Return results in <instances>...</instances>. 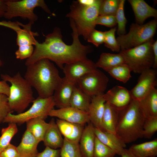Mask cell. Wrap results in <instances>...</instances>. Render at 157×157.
Returning <instances> with one entry per match:
<instances>
[{"instance_id":"7","label":"cell","mask_w":157,"mask_h":157,"mask_svg":"<svg viewBox=\"0 0 157 157\" xmlns=\"http://www.w3.org/2000/svg\"><path fill=\"white\" fill-rule=\"evenodd\" d=\"M157 26L156 19L144 24H132L128 33L116 38L121 50L138 46L153 38Z\"/></svg>"},{"instance_id":"41","label":"cell","mask_w":157,"mask_h":157,"mask_svg":"<svg viewBox=\"0 0 157 157\" xmlns=\"http://www.w3.org/2000/svg\"><path fill=\"white\" fill-rule=\"evenodd\" d=\"M0 157H20L17 147L10 143L0 152Z\"/></svg>"},{"instance_id":"8","label":"cell","mask_w":157,"mask_h":157,"mask_svg":"<svg viewBox=\"0 0 157 157\" xmlns=\"http://www.w3.org/2000/svg\"><path fill=\"white\" fill-rule=\"evenodd\" d=\"M6 10L3 17L7 19L20 17L34 23L38 18L34 12L37 7H41L47 13L53 14L43 0H6Z\"/></svg>"},{"instance_id":"32","label":"cell","mask_w":157,"mask_h":157,"mask_svg":"<svg viewBox=\"0 0 157 157\" xmlns=\"http://www.w3.org/2000/svg\"><path fill=\"white\" fill-rule=\"evenodd\" d=\"M17 132V124L14 123H9L7 127L2 129L0 137V152L10 143L12 139Z\"/></svg>"},{"instance_id":"27","label":"cell","mask_w":157,"mask_h":157,"mask_svg":"<svg viewBox=\"0 0 157 157\" xmlns=\"http://www.w3.org/2000/svg\"><path fill=\"white\" fill-rule=\"evenodd\" d=\"M129 149L137 157H156L157 156V139L133 144Z\"/></svg>"},{"instance_id":"31","label":"cell","mask_w":157,"mask_h":157,"mask_svg":"<svg viewBox=\"0 0 157 157\" xmlns=\"http://www.w3.org/2000/svg\"><path fill=\"white\" fill-rule=\"evenodd\" d=\"M60 149V157H82L79 143L69 141L65 138Z\"/></svg>"},{"instance_id":"5","label":"cell","mask_w":157,"mask_h":157,"mask_svg":"<svg viewBox=\"0 0 157 157\" xmlns=\"http://www.w3.org/2000/svg\"><path fill=\"white\" fill-rule=\"evenodd\" d=\"M1 77L3 80L8 82L11 84L8 97L10 109L17 114L24 112L34 99L32 87L19 72L12 76L2 74Z\"/></svg>"},{"instance_id":"33","label":"cell","mask_w":157,"mask_h":157,"mask_svg":"<svg viewBox=\"0 0 157 157\" xmlns=\"http://www.w3.org/2000/svg\"><path fill=\"white\" fill-rule=\"evenodd\" d=\"M125 2L124 0H120L119 5L115 15L118 26L117 29V33L119 36L126 34V27L127 20L124 13Z\"/></svg>"},{"instance_id":"40","label":"cell","mask_w":157,"mask_h":157,"mask_svg":"<svg viewBox=\"0 0 157 157\" xmlns=\"http://www.w3.org/2000/svg\"><path fill=\"white\" fill-rule=\"evenodd\" d=\"M96 24L103 25L108 27H113L117 24L115 16L99 15L96 20Z\"/></svg>"},{"instance_id":"46","label":"cell","mask_w":157,"mask_h":157,"mask_svg":"<svg viewBox=\"0 0 157 157\" xmlns=\"http://www.w3.org/2000/svg\"><path fill=\"white\" fill-rule=\"evenodd\" d=\"M6 0H0V17H3L6 10Z\"/></svg>"},{"instance_id":"37","label":"cell","mask_w":157,"mask_h":157,"mask_svg":"<svg viewBox=\"0 0 157 157\" xmlns=\"http://www.w3.org/2000/svg\"><path fill=\"white\" fill-rule=\"evenodd\" d=\"M157 131V117L146 118L143 127V137L150 138Z\"/></svg>"},{"instance_id":"9","label":"cell","mask_w":157,"mask_h":157,"mask_svg":"<svg viewBox=\"0 0 157 157\" xmlns=\"http://www.w3.org/2000/svg\"><path fill=\"white\" fill-rule=\"evenodd\" d=\"M32 103V106L26 111L15 115L11 113L8 114L3 123H14L20 125L36 117H40L45 119L55 106L53 96L46 98L38 97Z\"/></svg>"},{"instance_id":"16","label":"cell","mask_w":157,"mask_h":157,"mask_svg":"<svg viewBox=\"0 0 157 157\" xmlns=\"http://www.w3.org/2000/svg\"><path fill=\"white\" fill-rule=\"evenodd\" d=\"M76 84L69 82L65 77L63 78L53 96L55 106L58 108L70 106V99Z\"/></svg>"},{"instance_id":"10","label":"cell","mask_w":157,"mask_h":157,"mask_svg":"<svg viewBox=\"0 0 157 157\" xmlns=\"http://www.w3.org/2000/svg\"><path fill=\"white\" fill-rule=\"evenodd\" d=\"M108 81V77L97 68L80 78L76 84L83 92L92 97L104 94Z\"/></svg>"},{"instance_id":"25","label":"cell","mask_w":157,"mask_h":157,"mask_svg":"<svg viewBox=\"0 0 157 157\" xmlns=\"http://www.w3.org/2000/svg\"><path fill=\"white\" fill-rule=\"evenodd\" d=\"M138 102L145 118L157 117V90L155 88Z\"/></svg>"},{"instance_id":"15","label":"cell","mask_w":157,"mask_h":157,"mask_svg":"<svg viewBox=\"0 0 157 157\" xmlns=\"http://www.w3.org/2000/svg\"><path fill=\"white\" fill-rule=\"evenodd\" d=\"M104 94L92 97L87 112L90 122L94 127L101 130L106 103L103 97Z\"/></svg>"},{"instance_id":"13","label":"cell","mask_w":157,"mask_h":157,"mask_svg":"<svg viewBox=\"0 0 157 157\" xmlns=\"http://www.w3.org/2000/svg\"><path fill=\"white\" fill-rule=\"evenodd\" d=\"M107 102L119 111L127 107L133 99L131 91L123 87L116 85L103 94Z\"/></svg>"},{"instance_id":"43","label":"cell","mask_w":157,"mask_h":157,"mask_svg":"<svg viewBox=\"0 0 157 157\" xmlns=\"http://www.w3.org/2000/svg\"><path fill=\"white\" fill-rule=\"evenodd\" d=\"M0 26H4L10 28L16 32L21 28L19 25V22H12L10 21H0Z\"/></svg>"},{"instance_id":"22","label":"cell","mask_w":157,"mask_h":157,"mask_svg":"<svg viewBox=\"0 0 157 157\" xmlns=\"http://www.w3.org/2000/svg\"><path fill=\"white\" fill-rule=\"evenodd\" d=\"M39 142L27 129L24 133L20 144L17 147L20 157H36Z\"/></svg>"},{"instance_id":"20","label":"cell","mask_w":157,"mask_h":157,"mask_svg":"<svg viewBox=\"0 0 157 157\" xmlns=\"http://www.w3.org/2000/svg\"><path fill=\"white\" fill-rule=\"evenodd\" d=\"M134 13L136 23L143 24L146 19L150 17L156 18L157 10L151 7L143 0H129Z\"/></svg>"},{"instance_id":"17","label":"cell","mask_w":157,"mask_h":157,"mask_svg":"<svg viewBox=\"0 0 157 157\" xmlns=\"http://www.w3.org/2000/svg\"><path fill=\"white\" fill-rule=\"evenodd\" d=\"M33 24L29 22L27 24H24L19 22V26H22V28L16 32L17 44L19 47L18 49L34 50L33 45H35L36 40L35 37L38 36L39 34L31 31Z\"/></svg>"},{"instance_id":"34","label":"cell","mask_w":157,"mask_h":157,"mask_svg":"<svg viewBox=\"0 0 157 157\" xmlns=\"http://www.w3.org/2000/svg\"><path fill=\"white\" fill-rule=\"evenodd\" d=\"M120 0H101L99 10V15H115Z\"/></svg>"},{"instance_id":"4","label":"cell","mask_w":157,"mask_h":157,"mask_svg":"<svg viewBox=\"0 0 157 157\" xmlns=\"http://www.w3.org/2000/svg\"><path fill=\"white\" fill-rule=\"evenodd\" d=\"M101 1L95 0L92 4L86 5L74 1L70 6V10L66 17L73 20L79 35L86 40L91 32L96 26V22L99 15Z\"/></svg>"},{"instance_id":"24","label":"cell","mask_w":157,"mask_h":157,"mask_svg":"<svg viewBox=\"0 0 157 157\" xmlns=\"http://www.w3.org/2000/svg\"><path fill=\"white\" fill-rule=\"evenodd\" d=\"M119 114V110L106 102L102 121V130L115 133Z\"/></svg>"},{"instance_id":"47","label":"cell","mask_w":157,"mask_h":157,"mask_svg":"<svg viewBox=\"0 0 157 157\" xmlns=\"http://www.w3.org/2000/svg\"><path fill=\"white\" fill-rule=\"evenodd\" d=\"M121 157H137L133 155L129 149L125 148L122 154Z\"/></svg>"},{"instance_id":"36","label":"cell","mask_w":157,"mask_h":157,"mask_svg":"<svg viewBox=\"0 0 157 157\" xmlns=\"http://www.w3.org/2000/svg\"><path fill=\"white\" fill-rule=\"evenodd\" d=\"M116 153L104 144L96 137L93 153V157H114Z\"/></svg>"},{"instance_id":"3","label":"cell","mask_w":157,"mask_h":157,"mask_svg":"<svg viewBox=\"0 0 157 157\" xmlns=\"http://www.w3.org/2000/svg\"><path fill=\"white\" fill-rule=\"evenodd\" d=\"M145 119L138 101L133 99L127 107L119 111L115 133L126 144L133 142L143 137Z\"/></svg>"},{"instance_id":"29","label":"cell","mask_w":157,"mask_h":157,"mask_svg":"<svg viewBox=\"0 0 157 157\" xmlns=\"http://www.w3.org/2000/svg\"><path fill=\"white\" fill-rule=\"evenodd\" d=\"M125 63L124 58L120 53H102L95 64L96 67L105 71L118 65Z\"/></svg>"},{"instance_id":"14","label":"cell","mask_w":157,"mask_h":157,"mask_svg":"<svg viewBox=\"0 0 157 157\" xmlns=\"http://www.w3.org/2000/svg\"><path fill=\"white\" fill-rule=\"evenodd\" d=\"M49 116L83 125L90 122L87 112L71 106L58 109L54 108L50 111Z\"/></svg>"},{"instance_id":"1","label":"cell","mask_w":157,"mask_h":157,"mask_svg":"<svg viewBox=\"0 0 157 157\" xmlns=\"http://www.w3.org/2000/svg\"><path fill=\"white\" fill-rule=\"evenodd\" d=\"M70 21L73 31L72 44H66L63 40L60 28L55 27L52 33L44 35L45 40L43 42L36 40L32 55L26 61V66L40 59H47L54 62L63 69L64 64L87 58L92 48L89 45H84L81 43L74 23L72 19H70Z\"/></svg>"},{"instance_id":"38","label":"cell","mask_w":157,"mask_h":157,"mask_svg":"<svg viewBox=\"0 0 157 157\" xmlns=\"http://www.w3.org/2000/svg\"><path fill=\"white\" fill-rule=\"evenodd\" d=\"M12 112L9 105L8 96L0 93V124L3 122L8 114Z\"/></svg>"},{"instance_id":"45","label":"cell","mask_w":157,"mask_h":157,"mask_svg":"<svg viewBox=\"0 0 157 157\" xmlns=\"http://www.w3.org/2000/svg\"><path fill=\"white\" fill-rule=\"evenodd\" d=\"M154 57V61L153 68L156 69L157 67V41H154L152 45Z\"/></svg>"},{"instance_id":"28","label":"cell","mask_w":157,"mask_h":157,"mask_svg":"<svg viewBox=\"0 0 157 157\" xmlns=\"http://www.w3.org/2000/svg\"><path fill=\"white\" fill-rule=\"evenodd\" d=\"M40 117L31 119L26 123V129L29 131L39 142L43 141L49 123Z\"/></svg>"},{"instance_id":"21","label":"cell","mask_w":157,"mask_h":157,"mask_svg":"<svg viewBox=\"0 0 157 157\" xmlns=\"http://www.w3.org/2000/svg\"><path fill=\"white\" fill-rule=\"evenodd\" d=\"M56 123L64 138L74 142H79L84 129V125L68 122L58 119Z\"/></svg>"},{"instance_id":"6","label":"cell","mask_w":157,"mask_h":157,"mask_svg":"<svg viewBox=\"0 0 157 157\" xmlns=\"http://www.w3.org/2000/svg\"><path fill=\"white\" fill-rule=\"evenodd\" d=\"M153 38L138 46L121 50L125 63L134 73L140 74L153 68L154 57L152 45Z\"/></svg>"},{"instance_id":"30","label":"cell","mask_w":157,"mask_h":157,"mask_svg":"<svg viewBox=\"0 0 157 157\" xmlns=\"http://www.w3.org/2000/svg\"><path fill=\"white\" fill-rule=\"evenodd\" d=\"M116 80L126 83L131 78V70L126 64H121L105 70Z\"/></svg>"},{"instance_id":"23","label":"cell","mask_w":157,"mask_h":157,"mask_svg":"<svg viewBox=\"0 0 157 157\" xmlns=\"http://www.w3.org/2000/svg\"><path fill=\"white\" fill-rule=\"evenodd\" d=\"M49 123V126L45 134L43 142L44 145L51 148L57 149L61 148L64 138L53 118Z\"/></svg>"},{"instance_id":"26","label":"cell","mask_w":157,"mask_h":157,"mask_svg":"<svg viewBox=\"0 0 157 157\" xmlns=\"http://www.w3.org/2000/svg\"><path fill=\"white\" fill-rule=\"evenodd\" d=\"M92 97L82 90L76 84L70 99V106L87 112Z\"/></svg>"},{"instance_id":"11","label":"cell","mask_w":157,"mask_h":157,"mask_svg":"<svg viewBox=\"0 0 157 157\" xmlns=\"http://www.w3.org/2000/svg\"><path fill=\"white\" fill-rule=\"evenodd\" d=\"M140 74L137 84L130 90L133 99L138 101L147 95L157 84L156 69L151 68Z\"/></svg>"},{"instance_id":"42","label":"cell","mask_w":157,"mask_h":157,"mask_svg":"<svg viewBox=\"0 0 157 157\" xmlns=\"http://www.w3.org/2000/svg\"><path fill=\"white\" fill-rule=\"evenodd\" d=\"M60 149H55L46 147L42 152L38 153L36 157H60Z\"/></svg>"},{"instance_id":"44","label":"cell","mask_w":157,"mask_h":157,"mask_svg":"<svg viewBox=\"0 0 157 157\" xmlns=\"http://www.w3.org/2000/svg\"><path fill=\"white\" fill-rule=\"evenodd\" d=\"M10 87L7 82L4 80L0 81V93L4 94L8 97L10 94Z\"/></svg>"},{"instance_id":"39","label":"cell","mask_w":157,"mask_h":157,"mask_svg":"<svg viewBox=\"0 0 157 157\" xmlns=\"http://www.w3.org/2000/svg\"><path fill=\"white\" fill-rule=\"evenodd\" d=\"M87 40L88 42L98 47L104 43V32L96 30L95 28L90 33Z\"/></svg>"},{"instance_id":"48","label":"cell","mask_w":157,"mask_h":157,"mask_svg":"<svg viewBox=\"0 0 157 157\" xmlns=\"http://www.w3.org/2000/svg\"><path fill=\"white\" fill-rule=\"evenodd\" d=\"M2 62L1 59H0V67L2 66Z\"/></svg>"},{"instance_id":"18","label":"cell","mask_w":157,"mask_h":157,"mask_svg":"<svg viewBox=\"0 0 157 157\" xmlns=\"http://www.w3.org/2000/svg\"><path fill=\"white\" fill-rule=\"evenodd\" d=\"M96 137L94 126L89 122L84 128L79 143L82 157H93Z\"/></svg>"},{"instance_id":"35","label":"cell","mask_w":157,"mask_h":157,"mask_svg":"<svg viewBox=\"0 0 157 157\" xmlns=\"http://www.w3.org/2000/svg\"><path fill=\"white\" fill-rule=\"evenodd\" d=\"M116 31L117 28L115 27L108 31L104 32V43L105 46L111 51L118 52L120 50V48L115 37Z\"/></svg>"},{"instance_id":"2","label":"cell","mask_w":157,"mask_h":157,"mask_svg":"<svg viewBox=\"0 0 157 157\" xmlns=\"http://www.w3.org/2000/svg\"><path fill=\"white\" fill-rule=\"evenodd\" d=\"M24 78L43 98L53 96L63 79L53 64L47 59L27 66Z\"/></svg>"},{"instance_id":"12","label":"cell","mask_w":157,"mask_h":157,"mask_svg":"<svg viewBox=\"0 0 157 157\" xmlns=\"http://www.w3.org/2000/svg\"><path fill=\"white\" fill-rule=\"evenodd\" d=\"M97 69L95 63L87 58L66 64L63 70L65 78L69 82L76 84L83 76Z\"/></svg>"},{"instance_id":"19","label":"cell","mask_w":157,"mask_h":157,"mask_svg":"<svg viewBox=\"0 0 157 157\" xmlns=\"http://www.w3.org/2000/svg\"><path fill=\"white\" fill-rule=\"evenodd\" d=\"M95 135L102 143L120 156L126 147L125 143L115 133L103 131L94 127Z\"/></svg>"}]
</instances>
